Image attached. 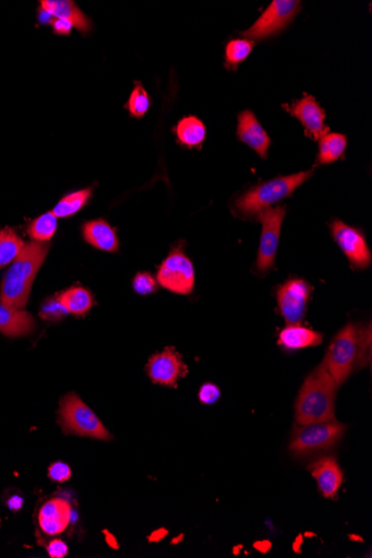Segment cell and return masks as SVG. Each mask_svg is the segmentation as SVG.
<instances>
[{
    "instance_id": "6da1fadb",
    "label": "cell",
    "mask_w": 372,
    "mask_h": 558,
    "mask_svg": "<svg viewBox=\"0 0 372 558\" xmlns=\"http://www.w3.org/2000/svg\"><path fill=\"white\" fill-rule=\"evenodd\" d=\"M49 251L46 242H30L12 263L0 289V302L22 310L29 302L31 287Z\"/></svg>"
},
{
    "instance_id": "7a4b0ae2",
    "label": "cell",
    "mask_w": 372,
    "mask_h": 558,
    "mask_svg": "<svg viewBox=\"0 0 372 558\" xmlns=\"http://www.w3.org/2000/svg\"><path fill=\"white\" fill-rule=\"evenodd\" d=\"M338 385L319 366L307 376L296 402V423L307 425L334 419V399Z\"/></svg>"
},
{
    "instance_id": "3957f363",
    "label": "cell",
    "mask_w": 372,
    "mask_h": 558,
    "mask_svg": "<svg viewBox=\"0 0 372 558\" xmlns=\"http://www.w3.org/2000/svg\"><path fill=\"white\" fill-rule=\"evenodd\" d=\"M368 331L357 328L355 325L349 324L335 335L331 342L322 366L333 376L338 387L347 380L358 364L365 366L367 358V346H370V338L367 340Z\"/></svg>"
},
{
    "instance_id": "277c9868",
    "label": "cell",
    "mask_w": 372,
    "mask_h": 558,
    "mask_svg": "<svg viewBox=\"0 0 372 558\" xmlns=\"http://www.w3.org/2000/svg\"><path fill=\"white\" fill-rule=\"evenodd\" d=\"M313 175V170L289 176H280L261 183L243 194L235 202V207L243 216L253 217L269 208L272 204L290 197L299 186Z\"/></svg>"
},
{
    "instance_id": "5b68a950",
    "label": "cell",
    "mask_w": 372,
    "mask_h": 558,
    "mask_svg": "<svg viewBox=\"0 0 372 558\" xmlns=\"http://www.w3.org/2000/svg\"><path fill=\"white\" fill-rule=\"evenodd\" d=\"M346 426L338 421L297 425L293 429L290 452L298 458L316 455L329 451L342 439Z\"/></svg>"
},
{
    "instance_id": "8992f818",
    "label": "cell",
    "mask_w": 372,
    "mask_h": 558,
    "mask_svg": "<svg viewBox=\"0 0 372 558\" xmlns=\"http://www.w3.org/2000/svg\"><path fill=\"white\" fill-rule=\"evenodd\" d=\"M60 416L63 433L99 440L111 439L106 426L75 393L67 394L62 399Z\"/></svg>"
},
{
    "instance_id": "52a82bcc",
    "label": "cell",
    "mask_w": 372,
    "mask_h": 558,
    "mask_svg": "<svg viewBox=\"0 0 372 558\" xmlns=\"http://www.w3.org/2000/svg\"><path fill=\"white\" fill-rule=\"evenodd\" d=\"M300 8V2L275 0L252 27L242 33V36L252 42L278 34L292 21Z\"/></svg>"
},
{
    "instance_id": "ba28073f",
    "label": "cell",
    "mask_w": 372,
    "mask_h": 558,
    "mask_svg": "<svg viewBox=\"0 0 372 558\" xmlns=\"http://www.w3.org/2000/svg\"><path fill=\"white\" fill-rule=\"evenodd\" d=\"M157 283L161 287L178 294L193 292L195 274L192 262L180 247L172 249L157 272Z\"/></svg>"
},
{
    "instance_id": "9c48e42d",
    "label": "cell",
    "mask_w": 372,
    "mask_h": 558,
    "mask_svg": "<svg viewBox=\"0 0 372 558\" xmlns=\"http://www.w3.org/2000/svg\"><path fill=\"white\" fill-rule=\"evenodd\" d=\"M284 207H269L258 215L262 224L260 248H258L257 267L261 274H266L275 265L276 251L284 220Z\"/></svg>"
},
{
    "instance_id": "30bf717a",
    "label": "cell",
    "mask_w": 372,
    "mask_h": 558,
    "mask_svg": "<svg viewBox=\"0 0 372 558\" xmlns=\"http://www.w3.org/2000/svg\"><path fill=\"white\" fill-rule=\"evenodd\" d=\"M312 290L311 285L302 279H290L280 285L276 292V300L281 316L288 325L300 324Z\"/></svg>"
},
{
    "instance_id": "8fae6325",
    "label": "cell",
    "mask_w": 372,
    "mask_h": 558,
    "mask_svg": "<svg viewBox=\"0 0 372 558\" xmlns=\"http://www.w3.org/2000/svg\"><path fill=\"white\" fill-rule=\"evenodd\" d=\"M335 242L355 269H367L371 265V252L364 235L352 226L335 220L331 224Z\"/></svg>"
},
{
    "instance_id": "7c38bea8",
    "label": "cell",
    "mask_w": 372,
    "mask_h": 558,
    "mask_svg": "<svg viewBox=\"0 0 372 558\" xmlns=\"http://www.w3.org/2000/svg\"><path fill=\"white\" fill-rule=\"evenodd\" d=\"M147 370L154 384L173 388L179 379L188 374L182 357L173 348H166L165 351L149 358Z\"/></svg>"
},
{
    "instance_id": "4fadbf2b",
    "label": "cell",
    "mask_w": 372,
    "mask_h": 558,
    "mask_svg": "<svg viewBox=\"0 0 372 558\" xmlns=\"http://www.w3.org/2000/svg\"><path fill=\"white\" fill-rule=\"evenodd\" d=\"M285 110L297 117L305 126L307 134L315 140H320L329 133V127L325 125L326 113L316 102V98L306 95L292 106H285Z\"/></svg>"
},
{
    "instance_id": "5bb4252c",
    "label": "cell",
    "mask_w": 372,
    "mask_h": 558,
    "mask_svg": "<svg viewBox=\"0 0 372 558\" xmlns=\"http://www.w3.org/2000/svg\"><path fill=\"white\" fill-rule=\"evenodd\" d=\"M72 506L63 498H53L40 508L38 523L49 537L65 532L71 523Z\"/></svg>"
},
{
    "instance_id": "9a60e30c",
    "label": "cell",
    "mask_w": 372,
    "mask_h": 558,
    "mask_svg": "<svg viewBox=\"0 0 372 558\" xmlns=\"http://www.w3.org/2000/svg\"><path fill=\"white\" fill-rule=\"evenodd\" d=\"M326 498H334L342 487L343 474L334 457H324L308 467Z\"/></svg>"
},
{
    "instance_id": "2e32d148",
    "label": "cell",
    "mask_w": 372,
    "mask_h": 558,
    "mask_svg": "<svg viewBox=\"0 0 372 558\" xmlns=\"http://www.w3.org/2000/svg\"><path fill=\"white\" fill-rule=\"evenodd\" d=\"M238 138L262 158L266 157L271 140L252 112L244 111L239 115Z\"/></svg>"
},
{
    "instance_id": "e0dca14e",
    "label": "cell",
    "mask_w": 372,
    "mask_h": 558,
    "mask_svg": "<svg viewBox=\"0 0 372 558\" xmlns=\"http://www.w3.org/2000/svg\"><path fill=\"white\" fill-rule=\"evenodd\" d=\"M36 322L30 313L0 302V333L7 337H21L33 333Z\"/></svg>"
},
{
    "instance_id": "ac0fdd59",
    "label": "cell",
    "mask_w": 372,
    "mask_h": 558,
    "mask_svg": "<svg viewBox=\"0 0 372 558\" xmlns=\"http://www.w3.org/2000/svg\"><path fill=\"white\" fill-rule=\"evenodd\" d=\"M42 9L49 15L58 20L70 21L72 27H76L81 33H86L90 29L89 21L74 2L70 0H43Z\"/></svg>"
},
{
    "instance_id": "d6986e66",
    "label": "cell",
    "mask_w": 372,
    "mask_h": 558,
    "mask_svg": "<svg viewBox=\"0 0 372 558\" xmlns=\"http://www.w3.org/2000/svg\"><path fill=\"white\" fill-rule=\"evenodd\" d=\"M86 241L93 247L106 252H115L119 249L114 229L104 220L90 221L83 226Z\"/></svg>"
},
{
    "instance_id": "ffe728a7",
    "label": "cell",
    "mask_w": 372,
    "mask_h": 558,
    "mask_svg": "<svg viewBox=\"0 0 372 558\" xmlns=\"http://www.w3.org/2000/svg\"><path fill=\"white\" fill-rule=\"evenodd\" d=\"M322 334L300 325H289L281 331L279 343L287 351L315 347L322 342Z\"/></svg>"
},
{
    "instance_id": "44dd1931",
    "label": "cell",
    "mask_w": 372,
    "mask_h": 558,
    "mask_svg": "<svg viewBox=\"0 0 372 558\" xmlns=\"http://www.w3.org/2000/svg\"><path fill=\"white\" fill-rule=\"evenodd\" d=\"M58 298L67 312L77 317L84 316L93 306L92 296L88 290L81 287L68 289Z\"/></svg>"
},
{
    "instance_id": "7402d4cb",
    "label": "cell",
    "mask_w": 372,
    "mask_h": 558,
    "mask_svg": "<svg viewBox=\"0 0 372 558\" xmlns=\"http://www.w3.org/2000/svg\"><path fill=\"white\" fill-rule=\"evenodd\" d=\"M347 148L346 136L338 133L326 134L320 139L317 162L320 165H331L343 156Z\"/></svg>"
},
{
    "instance_id": "603a6c76",
    "label": "cell",
    "mask_w": 372,
    "mask_h": 558,
    "mask_svg": "<svg viewBox=\"0 0 372 558\" xmlns=\"http://www.w3.org/2000/svg\"><path fill=\"white\" fill-rule=\"evenodd\" d=\"M176 134L181 144L185 147H199L206 140L207 129L198 117H185L176 127Z\"/></svg>"
},
{
    "instance_id": "cb8c5ba5",
    "label": "cell",
    "mask_w": 372,
    "mask_h": 558,
    "mask_svg": "<svg viewBox=\"0 0 372 558\" xmlns=\"http://www.w3.org/2000/svg\"><path fill=\"white\" fill-rule=\"evenodd\" d=\"M25 243L15 231L6 228L0 230V269L15 261Z\"/></svg>"
},
{
    "instance_id": "d4e9b609",
    "label": "cell",
    "mask_w": 372,
    "mask_h": 558,
    "mask_svg": "<svg viewBox=\"0 0 372 558\" xmlns=\"http://www.w3.org/2000/svg\"><path fill=\"white\" fill-rule=\"evenodd\" d=\"M56 229L57 217L53 212H48L31 222L27 232L35 242H46L54 237Z\"/></svg>"
},
{
    "instance_id": "484cf974",
    "label": "cell",
    "mask_w": 372,
    "mask_h": 558,
    "mask_svg": "<svg viewBox=\"0 0 372 558\" xmlns=\"http://www.w3.org/2000/svg\"><path fill=\"white\" fill-rule=\"evenodd\" d=\"M90 197V190H79V192L68 194L63 198L54 210V216L56 217H67L75 215L83 207Z\"/></svg>"
},
{
    "instance_id": "4316f807",
    "label": "cell",
    "mask_w": 372,
    "mask_h": 558,
    "mask_svg": "<svg viewBox=\"0 0 372 558\" xmlns=\"http://www.w3.org/2000/svg\"><path fill=\"white\" fill-rule=\"evenodd\" d=\"M254 43L248 39H234L226 45V66L235 68L251 54Z\"/></svg>"
},
{
    "instance_id": "83f0119b",
    "label": "cell",
    "mask_w": 372,
    "mask_h": 558,
    "mask_svg": "<svg viewBox=\"0 0 372 558\" xmlns=\"http://www.w3.org/2000/svg\"><path fill=\"white\" fill-rule=\"evenodd\" d=\"M131 116L142 117L148 111L149 98L142 85H136L126 106Z\"/></svg>"
},
{
    "instance_id": "f1b7e54d",
    "label": "cell",
    "mask_w": 372,
    "mask_h": 558,
    "mask_svg": "<svg viewBox=\"0 0 372 558\" xmlns=\"http://www.w3.org/2000/svg\"><path fill=\"white\" fill-rule=\"evenodd\" d=\"M65 307L62 305L60 298H52L44 302L40 309V317L48 321H60L67 315Z\"/></svg>"
},
{
    "instance_id": "f546056e",
    "label": "cell",
    "mask_w": 372,
    "mask_h": 558,
    "mask_svg": "<svg viewBox=\"0 0 372 558\" xmlns=\"http://www.w3.org/2000/svg\"><path fill=\"white\" fill-rule=\"evenodd\" d=\"M133 288L135 292L148 296V294L156 292V281L148 272H140V274L136 275L133 280Z\"/></svg>"
},
{
    "instance_id": "4dcf8cb0",
    "label": "cell",
    "mask_w": 372,
    "mask_h": 558,
    "mask_svg": "<svg viewBox=\"0 0 372 558\" xmlns=\"http://www.w3.org/2000/svg\"><path fill=\"white\" fill-rule=\"evenodd\" d=\"M48 478L56 483H65L72 478L71 467L65 462H54L48 469Z\"/></svg>"
},
{
    "instance_id": "1f68e13d",
    "label": "cell",
    "mask_w": 372,
    "mask_h": 558,
    "mask_svg": "<svg viewBox=\"0 0 372 558\" xmlns=\"http://www.w3.org/2000/svg\"><path fill=\"white\" fill-rule=\"evenodd\" d=\"M220 397V389L215 384L203 385L199 392V402L204 403V405H212V403H216L219 401Z\"/></svg>"
},
{
    "instance_id": "d6a6232c",
    "label": "cell",
    "mask_w": 372,
    "mask_h": 558,
    "mask_svg": "<svg viewBox=\"0 0 372 558\" xmlns=\"http://www.w3.org/2000/svg\"><path fill=\"white\" fill-rule=\"evenodd\" d=\"M47 552L48 555L53 558H63L68 554V546L66 543L63 542L60 538L53 539V541L48 544Z\"/></svg>"
},
{
    "instance_id": "836d02e7",
    "label": "cell",
    "mask_w": 372,
    "mask_h": 558,
    "mask_svg": "<svg viewBox=\"0 0 372 558\" xmlns=\"http://www.w3.org/2000/svg\"><path fill=\"white\" fill-rule=\"evenodd\" d=\"M52 26H53L54 31H55V33L58 35L71 34V31L72 29V25L71 24L70 21H67L65 20H58V18H55V20H53Z\"/></svg>"
},
{
    "instance_id": "e575fe53",
    "label": "cell",
    "mask_w": 372,
    "mask_h": 558,
    "mask_svg": "<svg viewBox=\"0 0 372 558\" xmlns=\"http://www.w3.org/2000/svg\"><path fill=\"white\" fill-rule=\"evenodd\" d=\"M22 498L20 496H13L8 501V507L11 508L12 511H20L22 506Z\"/></svg>"
},
{
    "instance_id": "d590c367",
    "label": "cell",
    "mask_w": 372,
    "mask_h": 558,
    "mask_svg": "<svg viewBox=\"0 0 372 558\" xmlns=\"http://www.w3.org/2000/svg\"><path fill=\"white\" fill-rule=\"evenodd\" d=\"M256 545L261 546V547H256L257 550L261 551L263 553H266L267 551L270 550V548L265 547L266 545H271V544L269 542H258L256 544Z\"/></svg>"
}]
</instances>
